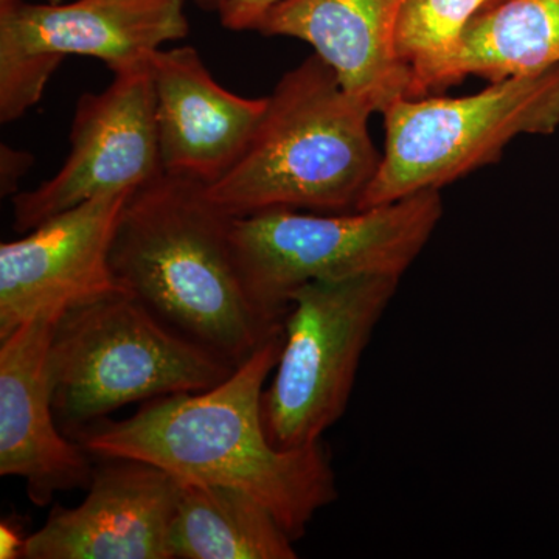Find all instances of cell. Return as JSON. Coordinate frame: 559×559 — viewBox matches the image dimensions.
Listing matches in <instances>:
<instances>
[{
  "label": "cell",
  "instance_id": "obj_1",
  "mask_svg": "<svg viewBox=\"0 0 559 559\" xmlns=\"http://www.w3.org/2000/svg\"><path fill=\"white\" fill-rule=\"evenodd\" d=\"M282 333L271 337L229 378L197 393L146 401L132 417L102 419L79 433L100 459H132L176 479L248 492L274 513L294 540L337 499L325 444L280 450L267 437L261 400L277 364Z\"/></svg>",
  "mask_w": 559,
  "mask_h": 559
},
{
  "label": "cell",
  "instance_id": "obj_2",
  "mask_svg": "<svg viewBox=\"0 0 559 559\" xmlns=\"http://www.w3.org/2000/svg\"><path fill=\"white\" fill-rule=\"evenodd\" d=\"M230 223L202 183L160 176L128 198L110 266L121 289L165 325L238 367L283 325H272L249 300Z\"/></svg>",
  "mask_w": 559,
  "mask_h": 559
},
{
  "label": "cell",
  "instance_id": "obj_3",
  "mask_svg": "<svg viewBox=\"0 0 559 559\" xmlns=\"http://www.w3.org/2000/svg\"><path fill=\"white\" fill-rule=\"evenodd\" d=\"M374 112L311 55L282 76L240 160L205 194L231 218L275 209L355 212L381 164Z\"/></svg>",
  "mask_w": 559,
  "mask_h": 559
},
{
  "label": "cell",
  "instance_id": "obj_4",
  "mask_svg": "<svg viewBox=\"0 0 559 559\" xmlns=\"http://www.w3.org/2000/svg\"><path fill=\"white\" fill-rule=\"evenodd\" d=\"M443 218L439 190L347 213L275 209L231 218L235 266L255 310L283 325L290 297L316 280L403 278Z\"/></svg>",
  "mask_w": 559,
  "mask_h": 559
},
{
  "label": "cell",
  "instance_id": "obj_5",
  "mask_svg": "<svg viewBox=\"0 0 559 559\" xmlns=\"http://www.w3.org/2000/svg\"><path fill=\"white\" fill-rule=\"evenodd\" d=\"M235 369L127 293L62 312L50 342L55 415L76 433L128 404L215 388Z\"/></svg>",
  "mask_w": 559,
  "mask_h": 559
},
{
  "label": "cell",
  "instance_id": "obj_6",
  "mask_svg": "<svg viewBox=\"0 0 559 559\" xmlns=\"http://www.w3.org/2000/svg\"><path fill=\"white\" fill-rule=\"evenodd\" d=\"M385 146L358 210L392 204L495 164L522 134L559 127V66L492 81L466 97L401 98L382 112Z\"/></svg>",
  "mask_w": 559,
  "mask_h": 559
},
{
  "label": "cell",
  "instance_id": "obj_7",
  "mask_svg": "<svg viewBox=\"0 0 559 559\" xmlns=\"http://www.w3.org/2000/svg\"><path fill=\"white\" fill-rule=\"evenodd\" d=\"M390 275L316 280L290 297L282 348L261 400L280 450L320 443L347 411L364 352L399 290Z\"/></svg>",
  "mask_w": 559,
  "mask_h": 559
},
{
  "label": "cell",
  "instance_id": "obj_8",
  "mask_svg": "<svg viewBox=\"0 0 559 559\" xmlns=\"http://www.w3.org/2000/svg\"><path fill=\"white\" fill-rule=\"evenodd\" d=\"M190 33L186 0H73L0 3V121L38 105L68 57L102 61L112 73L148 64Z\"/></svg>",
  "mask_w": 559,
  "mask_h": 559
},
{
  "label": "cell",
  "instance_id": "obj_9",
  "mask_svg": "<svg viewBox=\"0 0 559 559\" xmlns=\"http://www.w3.org/2000/svg\"><path fill=\"white\" fill-rule=\"evenodd\" d=\"M69 143L57 175L14 194V230L27 234L94 198L135 191L165 175L150 62L114 73L102 92L81 95Z\"/></svg>",
  "mask_w": 559,
  "mask_h": 559
},
{
  "label": "cell",
  "instance_id": "obj_10",
  "mask_svg": "<svg viewBox=\"0 0 559 559\" xmlns=\"http://www.w3.org/2000/svg\"><path fill=\"white\" fill-rule=\"evenodd\" d=\"M103 194L0 246V340L40 314L124 293L110 249L128 198Z\"/></svg>",
  "mask_w": 559,
  "mask_h": 559
},
{
  "label": "cell",
  "instance_id": "obj_11",
  "mask_svg": "<svg viewBox=\"0 0 559 559\" xmlns=\"http://www.w3.org/2000/svg\"><path fill=\"white\" fill-rule=\"evenodd\" d=\"M79 507L55 506L25 559H175L178 479L132 459H103Z\"/></svg>",
  "mask_w": 559,
  "mask_h": 559
},
{
  "label": "cell",
  "instance_id": "obj_12",
  "mask_svg": "<svg viewBox=\"0 0 559 559\" xmlns=\"http://www.w3.org/2000/svg\"><path fill=\"white\" fill-rule=\"evenodd\" d=\"M61 314H40L0 340V476L24 480L36 507L90 487L95 469L55 415L49 352Z\"/></svg>",
  "mask_w": 559,
  "mask_h": 559
},
{
  "label": "cell",
  "instance_id": "obj_13",
  "mask_svg": "<svg viewBox=\"0 0 559 559\" xmlns=\"http://www.w3.org/2000/svg\"><path fill=\"white\" fill-rule=\"evenodd\" d=\"M150 72L165 175L212 186L248 148L267 97L221 86L191 46L154 51Z\"/></svg>",
  "mask_w": 559,
  "mask_h": 559
},
{
  "label": "cell",
  "instance_id": "obj_14",
  "mask_svg": "<svg viewBox=\"0 0 559 559\" xmlns=\"http://www.w3.org/2000/svg\"><path fill=\"white\" fill-rule=\"evenodd\" d=\"M404 0H282L259 33L310 44L349 94L384 112L411 98L412 70L396 50Z\"/></svg>",
  "mask_w": 559,
  "mask_h": 559
},
{
  "label": "cell",
  "instance_id": "obj_15",
  "mask_svg": "<svg viewBox=\"0 0 559 559\" xmlns=\"http://www.w3.org/2000/svg\"><path fill=\"white\" fill-rule=\"evenodd\" d=\"M559 66V0H496L468 22L454 49L414 83L412 97L466 76L500 81Z\"/></svg>",
  "mask_w": 559,
  "mask_h": 559
},
{
  "label": "cell",
  "instance_id": "obj_16",
  "mask_svg": "<svg viewBox=\"0 0 559 559\" xmlns=\"http://www.w3.org/2000/svg\"><path fill=\"white\" fill-rule=\"evenodd\" d=\"M294 540L248 492L178 479L171 549L175 559H296Z\"/></svg>",
  "mask_w": 559,
  "mask_h": 559
},
{
  "label": "cell",
  "instance_id": "obj_17",
  "mask_svg": "<svg viewBox=\"0 0 559 559\" xmlns=\"http://www.w3.org/2000/svg\"><path fill=\"white\" fill-rule=\"evenodd\" d=\"M489 2L404 0L396 25V50L412 70V87L423 73L454 49L468 22Z\"/></svg>",
  "mask_w": 559,
  "mask_h": 559
},
{
  "label": "cell",
  "instance_id": "obj_18",
  "mask_svg": "<svg viewBox=\"0 0 559 559\" xmlns=\"http://www.w3.org/2000/svg\"><path fill=\"white\" fill-rule=\"evenodd\" d=\"M282 0H224L216 10L219 24L229 32H259L261 21Z\"/></svg>",
  "mask_w": 559,
  "mask_h": 559
},
{
  "label": "cell",
  "instance_id": "obj_19",
  "mask_svg": "<svg viewBox=\"0 0 559 559\" xmlns=\"http://www.w3.org/2000/svg\"><path fill=\"white\" fill-rule=\"evenodd\" d=\"M33 167V157L27 151H20L11 148V146L3 145L0 150V189L2 194H17V183L27 175V171Z\"/></svg>",
  "mask_w": 559,
  "mask_h": 559
},
{
  "label": "cell",
  "instance_id": "obj_20",
  "mask_svg": "<svg viewBox=\"0 0 559 559\" xmlns=\"http://www.w3.org/2000/svg\"><path fill=\"white\" fill-rule=\"evenodd\" d=\"M25 543L27 538L22 535L20 525L3 521L0 525V558L17 559L24 558Z\"/></svg>",
  "mask_w": 559,
  "mask_h": 559
},
{
  "label": "cell",
  "instance_id": "obj_21",
  "mask_svg": "<svg viewBox=\"0 0 559 559\" xmlns=\"http://www.w3.org/2000/svg\"><path fill=\"white\" fill-rule=\"evenodd\" d=\"M193 2L202 10L216 11L224 0H193Z\"/></svg>",
  "mask_w": 559,
  "mask_h": 559
},
{
  "label": "cell",
  "instance_id": "obj_22",
  "mask_svg": "<svg viewBox=\"0 0 559 559\" xmlns=\"http://www.w3.org/2000/svg\"><path fill=\"white\" fill-rule=\"evenodd\" d=\"M13 2V0H0V3ZM46 3H62V0H46Z\"/></svg>",
  "mask_w": 559,
  "mask_h": 559
}]
</instances>
